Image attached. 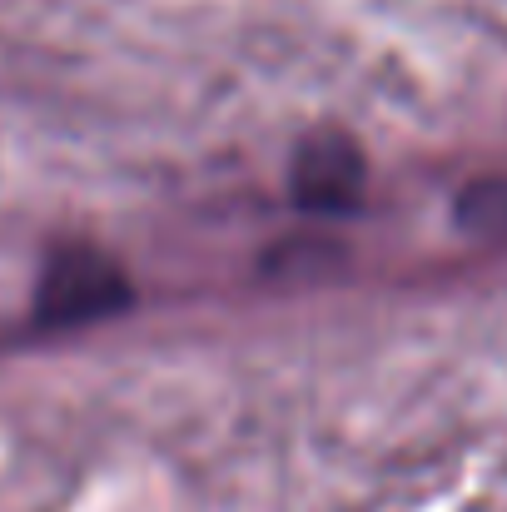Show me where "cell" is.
I'll list each match as a JSON object with an SVG mask.
<instances>
[{"label": "cell", "mask_w": 507, "mask_h": 512, "mask_svg": "<svg viewBox=\"0 0 507 512\" xmlns=\"http://www.w3.org/2000/svg\"><path fill=\"white\" fill-rule=\"evenodd\" d=\"M463 219L473 229H507V179L473 184L468 199H463Z\"/></svg>", "instance_id": "cell-3"}, {"label": "cell", "mask_w": 507, "mask_h": 512, "mask_svg": "<svg viewBox=\"0 0 507 512\" xmlns=\"http://www.w3.org/2000/svg\"><path fill=\"white\" fill-rule=\"evenodd\" d=\"M125 299H130V289L105 254L65 249L45 264V284H40V319L45 324H90V319L115 314Z\"/></svg>", "instance_id": "cell-1"}, {"label": "cell", "mask_w": 507, "mask_h": 512, "mask_svg": "<svg viewBox=\"0 0 507 512\" xmlns=\"http://www.w3.org/2000/svg\"><path fill=\"white\" fill-rule=\"evenodd\" d=\"M363 189V160L348 140H309L294 165V194L304 209H348Z\"/></svg>", "instance_id": "cell-2"}]
</instances>
